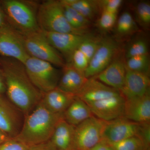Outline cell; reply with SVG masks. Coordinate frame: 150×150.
<instances>
[{
  "mask_svg": "<svg viewBox=\"0 0 150 150\" xmlns=\"http://www.w3.org/2000/svg\"><path fill=\"white\" fill-rule=\"evenodd\" d=\"M6 92V86L4 72L2 67L0 57V96L4 95Z\"/></svg>",
  "mask_w": 150,
  "mask_h": 150,
  "instance_id": "cell-37",
  "label": "cell"
},
{
  "mask_svg": "<svg viewBox=\"0 0 150 150\" xmlns=\"http://www.w3.org/2000/svg\"><path fill=\"white\" fill-rule=\"evenodd\" d=\"M137 137L142 140L145 150L150 149V123H140L139 129Z\"/></svg>",
  "mask_w": 150,
  "mask_h": 150,
  "instance_id": "cell-33",
  "label": "cell"
},
{
  "mask_svg": "<svg viewBox=\"0 0 150 150\" xmlns=\"http://www.w3.org/2000/svg\"><path fill=\"white\" fill-rule=\"evenodd\" d=\"M0 56L15 59L23 64L30 57L24 37L9 25L0 28Z\"/></svg>",
  "mask_w": 150,
  "mask_h": 150,
  "instance_id": "cell-8",
  "label": "cell"
},
{
  "mask_svg": "<svg viewBox=\"0 0 150 150\" xmlns=\"http://www.w3.org/2000/svg\"><path fill=\"white\" fill-rule=\"evenodd\" d=\"M28 150H56L50 141L30 147Z\"/></svg>",
  "mask_w": 150,
  "mask_h": 150,
  "instance_id": "cell-35",
  "label": "cell"
},
{
  "mask_svg": "<svg viewBox=\"0 0 150 150\" xmlns=\"http://www.w3.org/2000/svg\"><path fill=\"white\" fill-rule=\"evenodd\" d=\"M150 150L149 149V150Z\"/></svg>",
  "mask_w": 150,
  "mask_h": 150,
  "instance_id": "cell-40",
  "label": "cell"
},
{
  "mask_svg": "<svg viewBox=\"0 0 150 150\" xmlns=\"http://www.w3.org/2000/svg\"><path fill=\"white\" fill-rule=\"evenodd\" d=\"M67 22L74 30L79 34H86V30L91 24V21L82 16L76 11L61 1Z\"/></svg>",
  "mask_w": 150,
  "mask_h": 150,
  "instance_id": "cell-23",
  "label": "cell"
},
{
  "mask_svg": "<svg viewBox=\"0 0 150 150\" xmlns=\"http://www.w3.org/2000/svg\"><path fill=\"white\" fill-rule=\"evenodd\" d=\"M125 99L122 95L87 104L94 116L110 121L124 116Z\"/></svg>",
  "mask_w": 150,
  "mask_h": 150,
  "instance_id": "cell-11",
  "label": "cell"
},
{
  "mask_svg": "<svg viewBox=\"0 0 150 150\" xmlns=\"http://www.w3.org/2000/svg\"><path fill=\"white\" fill-rule=\"evenodd\" d=\"M107 121L95 116L75 127L74 150H90L103 139Z\"/></svg>",
  "mask_w": 150,
  "mask_h": 150,
  "instance_id": "cell-7",
  "label": "cell"
},
{
  "mask_svg": "<svg viewBox=\"0 0 150 150\" xmlns=\"http://www.w3.org/2000/svg\"><path fill=\"white\" fill-rule=\"evenodd\" d=\"M30 147L18 140L10 139L0 144V150H28Z\"/></svg>",
  "mask_w": 150,
  "mask_h": 150,
  "instance_id": "cell-32",
  "label": "cell"
},
{
  "mask_svg": "<svg viewBox=\"0 0 150 150\" xmlns=\"http://www.w3.org/2000/svg\"><path fill=\"white\" fill-rule=\"evenodd\" d=\"M90 150H114L112 145L102 139Z\"/></svg>",
  "mask_w": 150,
  "mask_h": 150,
  "instance_id": "cell-36",
  "label": "cell"
},
{
  "mask_svg": "<svg viewBox=\"0 0 150 150\" xmlns=\"http://www.w3.org/2000/svg\"><path fill=\"white\" fill-rule=\"evenodd\" d=\"M115 25L116 33L121 36L129 35L137 29L136 22L129 12H123L117 20Z\"/></svg>",
  "mask_w": 150,
  "mask_h": 150,
  "instance_id": "cell-24",
  "label": "cell"
},
{
  "mask_svg": "<svg viewBox=\"0 0 150 150\" xmlns=\"http://www.w3.org/2000/svg\"><path fill=\"white\" fill-rule=\"evenodd\" d=\"M126 74L125 62L122 59H114L101 73L92 78L120 92L124 85Z\"/></svg>",
  "mask_w": 150,
  "mask_h": 150,
  "instance_id": "cell-17",
  "label": "cell"
},
{
  "mask_svg": "<svg viewBox=\"0 0 150 150\" xmlns=\"http://www.w3.org/2000/svg\"><path fill=\"white\" fill-rule=\"evenodd\" d=\"M117 49V43L112 38L100 40L97 50L84 72L85 77H93L103 71L112 62Z\"/></svg>",
  "mask_w": 150,
  "mask_h": 150,
  "instance_id": "cell-10",
  "label": "cell"
},
{
  "mask_svg": "<svg viewBox=\"0 0 150 150\" xmlns=\"http://www.w3.org/2000/svg\"><path fill=\"white\" fill-rule=\"evenodd\" d=\"M149 75L126 69L125 82L121 94L125 99L144 95L150 91Z\"/></svg>",
  "mask_w": 150,
  "mask_h": 150,
  "instance_id": "cell-15",
  "label": "cell"
},
{
  "mask_svg": "<svg viewBox=\"0 0 150 150\" xmlns=\"http://www.w3.org/2000/svg\"><path fill=\"white\" fill-rule=\"evenodd\" d=\"M39 4L27 0L0 1L8 24L23 36L40 30L37 19Z\"/></svg>",
  "mask_w": 150,
  "mask_h": 150,
  "instance_id": "cell-3",
  "label": "cell"
},
{
  "mask_svg": "<svg viewBox=\"0 0 150 150\" xmlns=\"http://www.w3.org/2000/svg\"><path fill=\"white\" fill-rule=\"evenodd\" d=\"M9 25L8 23L5 14L1 6L0 5V28Z\"/></svg>",
  "mask_w": 150,
  "mask_h": 150,
  "instance_id": "cell-38",
  "label": "cell"
},
{
  "mask_svg": "<svg viewBox=\"0 0 150 150\" xmlns=\"http://www.w3.org/2000/svg\"><path fill=\"white\" fill-rule=\"evenodd\" d=\"M146 54H148L147 43L143 39H139L134 41L129 46L126 52V56L127 59H129Z\"/></svg>",
  "mask_w": 150,
  "mask_h": 150,
  "instance_id": "cell-30",
  "label": "cell"
},
{
  "mask_svg": "<svg viewBox=\"0 0 150 150\" xmlns=\"http://www.w3.org/2000/svg\"><path fill=\"white\" fill-rule=\"evenodd\" d=\"M63 118V113H54L41 100L29 114L25 115L19 134L14 139L29 146L48 142L56 125Z\"/></svg>",
  "mask_w": 150,
  "mask_h": 150,
  "instance_id": "cell-2",
  "label": "cell"
},
{
  "mask_svg": "<svg viewBox=\"0 0 150 150\" xmlns=\"http://www.w3.org/2000/svg\"><path fill=\"white\" fill-rule=\"evenodd\" d=\"M25 117L24 113L7 97L0 96V131L10 139H14L19 134Z\"/></svg>",
  "mask_w": 150,
  "mask_h": 150,
  "instance_id": "cell-9",
  "label": "cell"
},
{
  "mask_svg": "<svg viewBox=\"0 0 150 150\" xmlns=\"http://www.w3.org/2000/svg\"><path fill=\"white\" fill-rule=\"evenodd\" d=\"M126 69L149 75L150 59L149 54L127 59L125 63Z\"/></svg>",
  "mask_w": 150,
  "mask_h": 150,
  "instance_id": "cell-25",
  "label": "cell"
},
{
  "mask_svg": "<svg viewBox=\"0 0 150 150\" xmlns=\"http://www.w3.org/2000/svg\"><path fill=\"white\" fill-rule=\"evenodd\" d=\"M121 94L119 90L108 86L94 78L88 79L76 96L86 104Z\"/></svg>",
  "mask_w": 150,
  "mask_h": 150,
  "instance_id": "cell-14",
  "label": "cell"
},
{
  "mask_svg": "<svg viewBox=\"0 0 150 150\" xmlns=\"http://www.w3.org/2000/svg\"><path fill=\"white\" fill-rule=\"evenodd\" d=\"M43 32L51 46L64 56L67 63L69 62L73 52L84 40L91 36L87 34L80 35L72 33Z\"/></svg>",
  "mask_w": 150,
  "mask_h": 150,
  "instance_id": "cell-13",
  "label": "cell"
},
{
  "mask_svg": "<svg viewBox=\"0 0 150 150\" xmlns=\"http://www.w3.org/2000/svg\"><path fill=\"white\" fill-rule=\"evenodd\" d=\"M100 41V40H98L91 35L84 40L78 48L86 56L89 63L97 50Z\"/></svg>",
  "mask_w": 150,
  "mask_h": 150,
  "instance_id": "cell-28",
  "label": "cell"
},
{
  "mask_svg": "<svg viewBox=\"0 0 150 150\" xmlns=\"http://www.w3.org/2000/svg\"><path fill=\"white\" fill-rule=\"evenodd\" d=\"M90 21L97 16L100 10L99 2L95 0H62Z\"/></svg>",
  "mask_w": 150,
  "mask_h": 150,
  "instance_id": "cell-22",
  "label": "cell"
},
{
  "mask_svg": "<svg viewBox=\"0 0 150 150\" xmlns=\"http://www.w3.org/2000/svg\"><path fill=\"white\" fill-rule=\"evenodd\" d=\"M37 19L39 28L44 32L82 35L74 30L67 22L61 1L47 0L39 4Z\"/></svg>",
  "mask_w": 150,
  "mask_h": 150,
  "instance_id": "cell-4",
  "label": "cell"
},
{
  "mask_svg": "<svg viewBox=\"0 0 150 150\" xmlns=\"http://www.w3.org/2000/svg\"><path fill=\"white\" fill-rule=\"evenodd\" d=\"M124 117L137 123H150V91L142 96L125 99Z\"/></svg>",
  "mask_w": 150,
  "mask_h": 150,
  "instance_id": "cell-16",
  "label": "cell"
},
{
  "mask_svg": "<svg viewBox=\"0 0 150 150\" xmlns=\"http://www.w3.org/2000/svg\"><path fill=\"white\" fill-rule=\"evenodd\" d=\"M140 123H136L124 116L107 122L102 139L112 144L131 137L137 136Z\"/></svg>",
  "mask_w": 150,
  "mask_h": 150,
  "instance_id": "cell-12",
  "label": "cell"
},
{
  "mask_svg": "<svg viewBox=\"0 0 150 150\" xmlns=\"http://www.w3.org/2000/svg\"><path fill=\"white\" fill-rule=\"evenodd\" d=\"M114 150H145L142 140L137 136L112 144Z\"/></svg>",
  "mask_w": 150,
  "mask_h": 150,
  "instance_id": "cell-26",
  "label": "cell"
},
{
  "mask_svg": "<svg viewBox=\"0 0 150 150\" xmlns=\"http://www.w3.org/2000/svg\"><path fill=\"white\" fill-rule=\"evenodd\" d=\"M57 88L63 91L76 95L87 80L83 73L76 69L70 64L63 67Z\"/></svg>",
  "mask_w": 150,
  "mask_h": 150,
  "instance_id": "cell-19",
  "label": "cell"
},
{
  "mask_svg": "<svg viewBox=\"0 0 150 150\" xmlns=\"http://www.w3.org/2000/svg\"><path fill=\"white\" fill-rule=\"evenodd\" d=\"M75 127L63 118L59 121L49 140L56 150H74Z\"/></svg>",
  "mask_w": 150,
  "mask_h": 150,
  "instance_id": "cell-20",
  "label": "cell"
},
{
  "mask_svg": "<svg viewBox=\"0 0 150 150\" xmlns=\"http://www.w3.org/2000/svg\"><path fill=\"white\" fill-rule=\"evenodd\" d=\"M10 139L7 136H6L5 134L3 133L1 131H0V144H2L3 142H5Z\"/></svg>",
  "mask_w": 150,
  "mask_h": 150,
  "instance_id": "cell-39",
  "label": "cell"
},
{
  "mask_svg": "<svg viewBox=\"0 0 150 150\" xmlns=\"http://www.w3.org/2000/svg\"><path fill=\"white\" fill-rule=\"evenodd\" d=\"M93 116L88 105L76 96L63 113V119L67 123L74 126Z\"/></svg>",
  "mask_w": 150,
  "mask_h": 150,
  "instance_id": "cell-21",
  "label": "cell"
},
{
  "mask_svg": "<svg viewBox=\"0 0 150 150\" xmlns=\"http://www.w3.org/2000/svg\"><path fill=\"white\" fill-rule=\"evenodd\" d=\"M118 13L102 11L98 21L99 28L104 31L110 30L115 26L117 20Z\"/></svg>",
  "mask_w": 150,
  "mask_h": 150,
  "instance_id": "cell-31",
  "label": "cell"
},
{
  "mask_svg": "<svg viewBox=\"0 0 150 150\" xmlns=\"http://www.w3.org/2000/svg\"><path fill=\"white\" fill-rule=\"evenodd\" d=\"M23 37L25 47L30 57L54 66L64 67L66 64L61 54L51 46L41 30Z\"/></svg>",
  "mask_w": 150,
  "mask_h": 150,
  "instance_id": "cell-6",
  "label": "cell"
},
{
  "mask_svg": "<svg viewBox=\"0 0 150 150\" xmlns=\"http://www.w3.org/2000/svg\"><path fill=\"white\" fill-rule=\"evenodd\" d=\"M123 1L121 0H104L99 1L100 7L102 11L118 13Z\"/></svg>",
  "mask_w": 150,
  "mask_h": 150,
  "instance_id": "cell-34",
  "label": "cell"
},
{
  "mask_svg": "<svg viewBox=\"0 0 150 150\" xmlns=\"http://www.w3.org/2000/svg\"><path fill=\"white\" fill-rule=\"evenodd\" d=\"M76 97L75 95L56 87L43 93L41 102L51 112L62 114L67 110Z\"/></svg>",
  "mask_w": 150,
  "mask_h": 150,
  "instance_id": "cell-18",
  "label": "cell"
},
{
  "mask_svg": "<svg viewBox=\"0 0 150 150\" xmlns=\"http://www.w3.org/2000/svg\"><path fill=\"white\" fill-rule=\"evenodd\" d=\"M24 65L30 81L43 94L57 87L61 76L53 65L31 57Z\"/></svg>",
  "mask_w": 150,
  "mask_h": 150,
  "instance_id": "cell-5",
  "label": "cell"
},
{
  "mask_svg": "<svg viewBox=\"0 0 150 150\" xmlns=\"http://www.w3.org/2000/svg\"><path fill=\"white\" fill-rule=\"evenodd\" d=\"M0 57L7 97L25 116L40 102L43 94L30 81L23 63L15 59Z\"/></svg>",
  "mask_w": 150,
  "mask_h": 150,
  "instance_id": "cell-1",
  "label": "cell"
},
{
  "mask_svg": "<svg viewBox=\"0 0 150 150\" xmlns=\"http://www.w3.org/2000/svg\"><path fill=\"white\" fill-rule=\"evenodd\" d=\"M136 17L142 26L148 28L150 24V4L146 1H142L136 8Z\"/></svg>",
  "mask_w": 150,
  "mask_h": 150,
  "instance_id": "cell-27",
  "label": "cell"
},
{
  "mask_svg": "<svg viewBox=\"0 0 150 150\" xmlns=\"http://www.w3.org/2000/svg\"><path fill=\"white\" fill-rule=\"evenodd\" d=\"M67 64H70L76 69L84 74L88 67L89 62L84 54L78 48L73 52L69 62Z\"/></svg>",
  "mask_w": 150,
  "mask_h": 150,
  "instance_id": "cell-29",
  "label": "cell"
}]
</instances>
